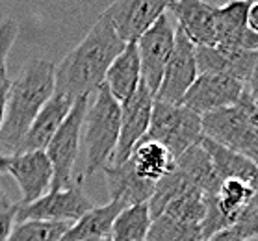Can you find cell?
<instances>
[{
	"label": "cell",
	"mask_w": 258,
	"mask_h": 241,
	"mask_svg": "<svg viewBox=\"0 0 258 241\" xmlns=\"http://www.w3.org/2000/svg\"><path fill=\"white\" fill-rule=\"evenodd\" d=\"M126 43L115 34L102 15L91 26L88 36L67 52L54 69V95L75 102L80 97H91L104 84L106 71Z\"/></svg>",
	"instance_id": "1"
},
{
	"label": "cell",
	"mask_w": 258,
	"mask_h": 241,
	"mask_svg": "<svg viewBox=\"0 0 258 241\" xmlns=\"http://www.w3.org/2000/svg\"><path fill=\"white\" fill-rule=\"evenodd\" d=\"M54 69L50 59L32 58L24 61L8 93L4 124L0 130V152L15 154L35 115L54 95Z\"/></svg>",
	"instance_id": "2"
},
{
	"label": "cell",
	"mask_w": 258,
	"mask_h": 241,
	"mask_svg": "<svg viewBox=\"0 0 258 241\" xmlns=\"http://www.w3.org/2000/svg\"><path fill=\"white\" fill-rule=\"evenodd\" d=\"M119 124L121 106L102 84L95 93V100L89 102L82 123L80 143H84L86 150L84 178L102 171L110 164L119 139Z\"/></svg>",
	"instance_id": "3"
},
{
	"label": "cell",
	"mask_w": 258,
	"mask_h": 241,
	"mask_svg": "<svg viewBox=\"0 0 258 241\" xmlns=\"http://www.w3.org/2000/svg\"><path fill=\"white\" fill-rule=\"evenodd\" d=\"M143 139L158 141L176 159L184 150L203 139L201 115L182 104H165L154 100L151 123Z\"/></svg>",
	"instance_id": "4"
},
{
	"label": "cell",
	"mask_w": 258,
	"mask_h": 241,
	"mask_svg": "<svg viewBox=\"0 0 258 241\" xmlns=\"http://www.w3.org/2000/svg\"><path fill=\"white\" fill-rule=\"evenodd\" d=\"M89 106V97H80L73 102L67 117L59 124L56 134L52 135L50 143L47 145V152L50 164H52V186L50 191L69 188L73 184V167L80 152V135H82V123Z\"/></svg>",
	"instance_id": "5"
},
{
	"label": "cell",
	"mask_w": 258,
	"mask_h": 241,
	"mask_svg": "<svg viewBox=\"0 0 258 241\" xmlns=\"http://www.w3.org/2000/svg\"><path fill=\"white\" fill-rule=\"evenodd\" d=\"M93 200L86 195L84 189V175L73 180L69 188L59 191H48L41 199L30 204H19L15 221H56V223L75 224L78 219L93 208Z\"/></svg>",
	"instance_id": "6"
},
{
	"label": "cell",
	"mask_w": 258,
	"mask_h": 241,
	"mask_svg": "<svg viewBox=\"0 0 258 241\" xmlns=\"http://www.w3.org/2000/svg\"><path fill=\"white\" fill-rule=\"evenodd\" d=\"M201 126L203 137L217 145H223L249 159L258 154V135L238 106L221 108L201 115Z\"/></svg>",
	"instance_id": "7"
},
{
	"label": "cell",
	"mask_w": 258,
	"mask_h": 241,
	"mask_svg": "<svg viewBox=\"0 0 258 241\" xmlns=\"http://www.w3.org/2000/svg\"><path fill=\"white\" fill-rule=\"evenodd\" d=\"M175 32L176 26H173L167 13H164L136 41L138 56H140L141 82L145 84V88L153 93V97L158 91L165 65L175 50Z\"/></svg>",
	"instance_id": "8"
},
{
	"label": "cell",
	"mask_w": 258,
	"mask_h": 241,
	"mask_svg": "<svg viewBox=\"0 0 258 241\" xmlns=\"http://www.w3.org/2000/svg\"><path fill=\"white\" fill-rule=\"evenodd\" d=\"M175 0H115L102 17L112 24L123 43H136L151 28Z\"/></svg>",
	"instance_id": "9"
},
{
	"label": "cell",
	"mask_w": 258,
	"mask_h": 241,
	"mask_svg": "<svg viewBox=\"0 0 258 241\" xmlns=\"http://www.w3.org/2000/svg\"><path fill=\"white\" fill-rule=\"evenodd\" d=\"M153 93L141 82L136 93L121 102V124H119V139L113 150V156L108 165H121L130 158L134 147L145 137L149 123H151V112H153Z\"/></svg>",
	"instance_id": "10"
},
{
	"label": "cell",
	"mask_w": 258,
	"mask_h": 241,
	"mask_svg": "<svg viewBox=\"0 0 258 241\" xmlns=\"http://www.w3.org/2000/svg\"><path fill=\"white\" fill-rule=\"evenodd\" d=\"M245 84L221 72H199L188 93L182 99V106L195 112L197 115L216 112L221 108L236 106Z\"/></svg>",
	"instance_id": "11"
},
{
	"label": "cell",
	"mask_w": 258,
	"mask_h": 241,
	"mask_svg": "<svg viewBox=\"0 0 258 241\" xmlns=\"http://www.w3.org/2000/svg\"><path fill=\"white\" fill-rule=\"evenodd\" d=\"M197 74L199 71H197V61H195V47L176 28L175 50L165 65L158 91L154 93V100L165 102V104H182L184 95L188 93Z\"/></svg>",
	"instance_id": "12"
},
{
	"label": "cell",
	"mask_w": 258,
	"mask_h": 241,
	"mask_svg": "<svg viewBox=\"0 0 258 241\" xmlns=\"http://www.w3.org/2000/svg\"><path fill=\"white\" fill-rule=\"evenodd\" d=\"M8 175H12L23 193L19 204H30L50 191L54 171L45 150H30L12 154Z\"/></svg>",
	"instance_id": "13"
},
{
	"label": "cell",
	"mask_w": 258,
	"mask_h": 241,
	"mask_svg": "<svg viewBox=\"0 0 258 241\" xmlns=\"http://www.w3.org/2000/svg\"><path fill=\"white\" fill-rule=\"evenodd\" d=\"M169 12L178 23L176 28L194 47H216V6L205 0H175Z\"/></svg>",
	"instance_id": "14"
},
{
	"label": "cell",
	"mask_w": 258,
	"mask_h": 241,
	"mask_svg": "<svg viewBox=\"0 0 258 241\" xmlns=\"http://www.w3.org/2000/svg\"><path fill=\"white\" fill-rule=\"evenodd\" d=\"M195 61L199 72H221L247 84L258 71V52L227 50L217 47H195Z\"/></svg>",
	"instance_id": "15"
},
{
	"label": "cell",
	"mask_w": 258,
	"mask_h": 241,
	"mask_svg": "<svg viewBox=\"0 0 258 241\" xmlns=\"http://www.w3.org/2000/svg\"><path fill=\"white\" fill-rule=\"evenodd\" d=\"M73 102L65 97L52 95L47 100V104L41 108V112L35 115V119L30 124L28 132L23 137V141L19 145L17 152H30V150H45L47 145L50 143L52 135L59 128V124L63 123L67 117Z\"/></svg>",
	"instance_id": "16"
},
{
	"label": "cell",
	"mask_w": 258,
	"mask_h": 241,
	"mask_svg": "<svg viewBox=\"0 0 258 241\" xmlns=\"http://www.w3.org/2000/svg\"><path fill=\"white\" fill-rule=\"evenodd\" d=\"M110 191V200H121L126 206L149 202L154 191V182L138 177L130 158L121 165H106L102 169Z\"/></svg>",
	"instance_id": "17"
},
{
	"label": "cell",
	"mask_w": 258,
	"mask_h": 241,
	"mask_svg": "<svg viewBox=\"0 0 258 241\" xmlns=\"http://www.w3.org/2000/svg\"><path fill=\"white\" fill-rule=\"evenodd\" d=\"M141 84V69H140V56L136 43H126L123 52L113 59L110 69L106 71L104 86L110 91L113 99L119 104L130 99L136 93V89Z\"/></svg>",
	"instance_id": "18"
},
{
	"label": "cell",
	"mask_w": 258,
	"mask_h": 241,
	"mask_svg": "<svg viewBox=\"0 0 258 241\" xmlns=\"http://www.w3.org/2000/svg\"><path fill=\"white\" fill-rule=\"evenodd\" d=\"M175 171L186 180L189 188H195L205 197L216 195L221 186V180L212 165V159L208 158L205 148L201 147V141L189 147L188 150H184L175 159Z\"/></svg>",
	"instance_id": "19"
},
{
	"label": "cell",
	"mask_w": 258,
	"mask_h": 241,
	"mask_svg": "<svg viewBox=\"0 0 258 241\" xmlns=\"http://www.w3.org/2000/svg\"><path fill=\"white\" fill-rule=\"evenodd\" d=\"M126 208L121 200H110L104 206H93L86 215L78 219L71 228L65 232L61 241H84L89 237H110L112 224L119 212Z\"/></svg>",
	"instance_id": "20"
},
{
	"label": "cell",
	"mask_w": 258,
	"mask_h": 241,
	"mask_svg": "<svg viewBox=\"0 0 258 241\" xmlns=\"http://www.w3.org/2000/svg\"><path fill=\"white\" fill-rule=\"evenodd\" d=\"M130 162L138 177L154 184L175 169V158L171 152L153 139H141L130 154Z\"/></svg>",
	"instance_id": "21"
},
{
	"label": "cell",
	"mask_w": 258,
	"mask_h": 241,
	"mask_svg": "<svg viewBox=\"0 0 258 241\" xmlns=\"http://www.w3.org/2000/svg\"><path fill=\"white\" fill-rule=\"evenodd\" d=\"M201 147L205 148L208 158L212 159V165H214L221 182L229 180V178H236V180H243L249 184V180L258 169V165L252 159L245 158V156H241V154L234 152L223 145H217L206 137L201 139Z\"/></svg>",
	"instance_id": "22"
},
{
	"label": "cell",
	"mask_w": 258,
	"mask_h": 241,
	"mask_svg": "<svg viewBox=\"0 0 258 241\" xmlns=\"http://www.w3.org/2000/svg\"><path fill=\"white\" fill-rule=\"evenodd\" d=\"M251 0H230L225 6L216 8V47L232 48L247 30V10Z\"/></svg>",
	"instance_id": "23"
},
{
	"label": "cell",
	"mask_w": 258,
	"mask_h": 241,
	"mask_svg": "<svg viewBox=\"0 0 258 241\" xmlns=\"http://www.w3.org/2000/svg\"><path fill=\"white\" fill-rule=\"evenodd\" d=\"M153 217L149 213L147 202L123 208L115 217L110 232L112 241H145Z\"/></svg>",
	"instance_id": "24"
},
{
	"label": "cell",
	"mask_w": 258,
	"mask_h": 241,
	"mask_svg": "<svg viewBox=\"0 0 258 241\" xmlns=\"http://www.w3.org/2000/svg\"><path fill=\"white\" fill-rule=\"evenodd\" d=\"M216 204L221 212L230 217L236 223V219L240 215V212L245 208L252 199V189L251 186L243 180H236V178H229L223 180L217 193L214 195Z\"/></svg>",
	"instance_id": "25"
},
{
	"label": "cell",
	"mask_w": 258,
	"mask_h": 241,
	"mask_svg": "<svg viewBox=\"0 0 258 241\" xmlns=\"http://www.w3.org/2000/svg\"><path fill=\"white\" fill-rule=\"evenodd\" d=\"M69 228V223L56 221H19L17 224H13L8 241H61Z\"/></svg>",
	"instance_id": "26"
},
{
	"label": "cell",
	"mask_w": 258,
	"mask_h": 241,
	"mask_svg": "<svg viewBox=\"0 0 258 241\" xmlns=\"http://www.w3.org/2000/svg\"><path fill=\"white\" fill-rule=\"evenodd\" d=\"M206 202L205 195L195 188H188L182 191L175 200H171L162 215H169L178 223L186 224H201L205 219Z\"/></svg>",
	"instance_id": "27"
},
{
	"label": "cell",
	"mask_w": 258,
	"mask_h": 241,
	"mask_svg": "<svg viewBox=\"0 0 258 241\" xmlns=\"http://www.w3.org/2000/svg\"><path fill=\"white\" fill-rule=\"evenodd\" d=\"M203 232L201 224L178 223L169 215H160L153 219L145 241H201Z\"/></svg>",
	"instance_id": "28"
},
{
	"label": "cell",
	"mask_w": 258,
	"mask_h": 241,
	"mask_svg": "<svg viewBox=\"0 0 258 241\" xmlns=\"http://www.w3.org/2000/svg\"><path fill=\"white\" fill-rule=\"evenodd\" d=\"M188 188L189 186L186 184V180L175 169L171 171V173H167L164 178H160L158 182H156V186H154L151 199L147 202L151 217L153 219L160 217L165 212V208L169 206L171 200H175L182 191H186Z\"/></svg>",
	"instance_id": "29"
},
{
	"label": "cell",
	"mask_w": 258,
	"mask_h": 241,
	"mask_svg": "<svg viewBox=\"0 0 258 241\" xmlns=\"http://www.w3.org/2000/svg\"><path fill=\"white\" fill-rule=\"evenodd\" d=\"M17 34H19L17 21H13L12 17L0 21V69L6 67L8 54H10L13 43L17 39Z\"/></svg>",
	"instance_id": "30"
},
{
	"label": "cell",
	"mask_w": 258,
	"mask_h": 241,
	"mask_svg": "<svg viewBox=\"0 0 258 241\" xmlns=\"http://www.w3.org/2000/svg\"><path fill=\"white\" fill-rule=\"evenodd\" d=\"M240 235L243 237V241L249 239V237H256L258 235V208L247 204L243 210L240 212L236 223L232 224Z\"/></svg>",
	"instance_id": "31"
},
{
	"label": "cell",
	"mask_w": 258,
	"mask_h": 241,
	"mask_svg": "<svg viewBox=\"0 0 258 241\" xmlns=\"http://www.w3.org/2000/svg\"><path fill=\"white\" fill-rule=\"evenodd\" d=\"M10 86H12V78L8 74V69L2 67L0 69V130L4 124L6 117V106H8V93H10Z\"/></svg>",
	"instance_id": "32"
},
{
	"label": "cell",
	"mask_w": 258,
	"mask_h": 241,
	"mask_svg": "<svg viewBox=\"0 0 258 241\" xmlns=\"http://www.w3.org/2000/svg\"><path fill=\"white\" fill-rule=\"evenodd\" d=\"M15 213H17V208L10 212H0V241H8L10 237V232L15 224Z\"/></svg>",
	"instance_id": "33"
},
{
	"label": "cell",
	"mask_w": 258,
	"mask_h": 241,
	"mask_svg": "<svg viewBox=\"0 0 258 241\" xmlns=\"http://www.w3.org/2000/svg\"><path fill=\"white\" fill-rule=\"evenodd\" d=\"M206 241H243V237H241L240 232L234 226H229V228L219 230L216 234H212Z\"/></svg>",
	"instance_id": "34"
},
{
	"label": "cell",
	"mask_w": 258,
	"mask_h": 241,
	"mask_svg": "<svg viewBox=\"0 0 258 241\" xmlns=\"http://www.w3.org/2000/svg\"><path fill=\"white\" fill-rule=\"evenodd\" d=\"M247 28L258 34V0H251L247 10Z\"/></svg>",
	"instance_id": "35"
},
{
	"label": "cell",
	"mask_w": 258,
	"mask_h": 241,
	"mask_svg": "<svg viewBox=\"0 0 258 241\" xmlns=\"http://www.w3.org/2000/svg\"><path fill=\"white\" fill-rule=\"evenodd\" d=\"M245 91L251 97V100L258 106V71L251 76V80L245 84Z\"/></svg>",
	"instance_id": "36"
},
{
	"label": "cell",
	"mask_w": 258,
	"mask_h": 241,
	"mask_svg": "<svg viewBox=\"0 0 258 241\" xmlns=\"http://www.w3.org/2000/svg\"><path fill=\"white\" fill-rule=\"evenodd\" d=\"M17 208V202H13L4 189L0 188V212H10V210H15Z\"/></svg>",
	"instance_id": "37"
},
{
	"label": "cell",
	"mask_w": 258,
	"mask_h": 241,
	"mask_svg": "<svg viewBox=\"0 0 258 241\" xmlns=\"http://www.w3.org/2000/svg\"><path fill=\"white\" fill-rule=\"evenodd\" d=\"M10 162H12V156H10V154H2V152H0V177H2V175H8V169H10Z\"/></svg>",
	"instance_id": "38"
},
{
	"label": "cell",
	"mask_w": 258,
	"mask_h": 241,
	"mask_svg": "<svg viewBox=\"0 0 258 241\" xmlns=\"http://www.w3.org/2000/svg\"><path fill=\"white\" fill-rule=\"evenodd\" d=\"M251 159H252V162H254V164H256V165H258V154H254V156H252V158H251Z\"/></svg>",
	"instance_id": "39"
},
{
	"label": "cell",
	"mask_w": 258,
	"mask_h": 241,
	"mask_svg": "<svg viewBox=\"0 0 258 241\" xmlns=\"http://www.w3.org/2000/svg\"><path fill=\"white\" fill-rule=\"evenodd\" d=\"M245 241H258V235L256 237H249V239H245Z\"/></svg>",
	"instance_id": "40"
},
{
	"label": "cell",
	"mask_w": 258,
	"mask_h": 241,
	"mask_svg": "<svg viewBox=\"0 0 258 241\" xmlns=\"http://www.w3.org/2000/svg\"><path fill=\"white\" fill-rule=\"evenodd\" d=\"M201 241H206V239H201Z\"/></svg>",
	"instance_id": "41"
}]
</instances>
